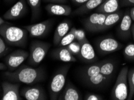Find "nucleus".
<instances>
[{
  "instance_id": "7c9ffc66",
  "label": "nucleus",
  "mask_w": 134,
  "mask_h": 100,
  "mask_svg": "<svg viewBox=\"0 0 134 100\" xmlns=\"http://www.w3.org/2000/svg\"><path fill=\"white\" fill-rule=\"evenodd\" d=\"M10 48L7 46V43L4 39L0 37V59L9 53Z\"/></svg>"
},
{
  "instance_id": "9d476101",
  "label": "nucleus",
  "mask_w": 134,
  "mask_h": 100,
  "mask_svg": "<svg viewBox=\"0 0 134 100\" xmlns=\"http://www.w3.org/2000/svg\"><path fill=\"white\" fill-rule=\"evenodd\" d=\"M26 0H18L3 15L5 20H15L21 18L27 11Z\"/></svg>"
},
{
  "instance_id": "4be33fe9",
  "label": "nucleus",
  "mask_w": 134,
  "mask_h": 100,
  "mask_svg": "<svg viewBox=\"0 0 134 100\" xmlns=\"http://www.w3.org/2000/svg\"><path fill=\"white\" fill-rule=\"evenodd\" d=\"M104 1L105 0H89L75 10L72 14L73 15H83L86 14L92 10L97 9Z\"/></svg>"
},
{
  "instance_id": "aec40b11",
  "label": "nucleus",
  "mask_w": 134,
  "mask_h": 100,
  "mask_svg": "<svg viewBox=\"0 0 134 100\" xmlns=\"http://www.w3.org/2000/svg\"><path fill=\"white\" fill-rule=\"evenodd\" d=\"M71 23L70 21H62L56 27L53 36V43L55 46H58L60 40L70 31Z\"/></svg>"
},
{
  "instance_id": "ddd939ff",
  "label": "nucleus",
  "mask_w": 134,
  "mask_h": 100,
  "mask_svg": "<svg viewBox=\"0 0 134 100\" xmlns=\"http://www.w3.org/2000/svg\"><path fill=\"white\" fill-rule=\"evenodd\" d=\"M77 56L82 61L86 63H94L98 60L93 46L89 41L80 44V52Z\"/></svg>"
},
{
  "instance_id": "39448f33",
  "label": "nucleus",
  "mask_w": 134,
  "mask_h": 100,
  "mask_svg": "<svg viewBox=\"0 0 134 100\" xmlns=\"http://www.w3.org/2000/svg\"><path fill=\"white\" fill-rule=\"evenodd\" d=\"M50 47L51 44L48 43L38 40L33 41L31 43L28 57L29 65L33 67L38 66L45 58Z\"/></svg>"
},
{
  "instance_id": "f8f14e48",
  "label": "nucleus",
  "mask_w": 134,
  "mask_h": 100,
  "mask_svg": "<svg viewBox=\"0 0 134 100\" xmlns=\"http://www.w3.org/2000/svg\"><path fill=\"white\" fill-rule=\"evenodd\" d=\"M19 83L15 82V83L4 82L2 83L3 96L2 100H22L23 98L21 97L19 92Z\"/></svg>"
},
{
  "instance_id": "b1692460",
  "label": "nucleus",
  "mask_w": 134,
  "mask_h": 100,
  "mask_svg": "<svg viewBox=\"0 0 134 100\" xmlns=\"http://www.w3.org/2000/svg\"><path fill=\"white\" fill-rule=\"evenodd\" d=\"M116 64L115 61L110 60H104L100 68V73L107 77L112 78L115 71Z\"/></svg>"
},
{
  "instance_id": "0eeeda50",
  "label": "nucleus",
  "mask_w": 134,
  "mask_h": 100,
  "mask_svg": "<svg viewBox=\"0 0 134 100\" xmlns=\"http://www.w3.org/2000/svg\"><path fill=\"white\" fill-rule=\"evenodd\" d=\"M54 21L52 19L46 20L41 22L24 26L31 37L40 38L46 36L49 32L53 25Z\"/></svg>"
},
{
  "instance_id": "a19ab883",
  "label": "nucleus",
  "mask_w": 134,
  "mask_h": 100,
  "mask_svg": "<svg viewBox=\"0 0 134 100\" xmlns=\"http://www.w3.org/2000/svg\"><path fill=\"white\" fill-rule=\"evenodd\" d=\"M134 98V95H133V98L132 99H133Z\"/></svg>"
},
{
  "instance_id": "4468645a",
  "label": "nucleus",
  "mask_w": 134,
  "mask_h": 100,
  "mask_svg": "<svg viewBox=\"0 0 134 100\" xmlns=\"http://www.w3.org/2000/svg\"><path fill=\"white\" fill-rule=\"evenodd\" d=\"M58 100H82V96L77 89L70 80L65 83L64 89H62Z\"/></svg>"
},
{
  "instance_id": "cd10ccee",
  "label": "nucleus",
  "mask_w": 134,
  "mask_h": 100,
  "mask_svg": "<svg viewBox=\"0 0 134 100\" xmlns=\"http://www.w3.org/2000/svg\"><path fill=\"white\" fill-rule=\"evenodd\" d=\"M125 57L128 60L134 61V44H127L123 51Z\"/></svg>"
},
{
  "instance_id": "2f4dec72",
  "label": "nucleus",
  "mask_w": 134,
  "mask_h": 100,
  "mask_svg": "<svg viewBox=\"0 0 134 100\" xmlns=\"http://www.w3.org/2000/svg\"><path fill=\"white\" fill-rule=\"evenodd\" d=\"M85 100H103V98L102 96L98 95V94L88 92L85 94L84 97Z\"/></svg>"
},
{
  "instance_id": "c756f323",
  "label": "nucleus",
  "mask_w": 134,
  "mask_h": 100,
  "mask_svg": "<svg viewBox=\"0 0 134 100\" xmlns=\"http://www.w3.org/2000/svg\"><path fill=\"white\" fill-rule=\"evenodd\" d=\"M70 51L73 55L77 56L80 52V44L77 42H74L70 43L68 46H65Z\"/></svg>"
},
{
  "instance_id": "423d86ee",
  "label": "nucleus",
  "mask_w": 134,
  "mask_h": 100,
  "mask_svg": "<svg viewBox=\"0 0 134 100\" xmlns=\"http://www.w3.org/2000/svg\"><path fill=\"white\" fill-rule=\"evenodd\" d=\"M96 46L98 54L100 55H104L119 50L123 45L115 38L107 37L97 40Z\"/></svg>"
},
{
  "instance_id": "72a5a7b5",
  "label": "nucleus",
  "mask_w": 134,
  "mask_h": 100,
  "mask_svg": "<svg viewBox=\"0 0 134 100\" xmlns=\"http://www.w3.org/2000/svg\"><path fill=\"white\" fill-rule=\"evenodd\" d=\"M45 3H58V4H66L68 3V0H44Z\"/></svg>"
},
{
  "instance_id": "20e7f679",
  "label": "nucleus",
  "mask_w": 134,
  "mask_h": 100,
  "mask_svg": "<svg viewBox=\"0 0 134 100\" xmlns=\"http://www.w3.org/2000/svg\"><path fill=\"white\" fill-rule=\"evenodd\" d=\"M128 66H123L119 72L115 83L112 88L111 99L114 100H125L128 97L127 72Z\"/></svg>"
},
{
  "instance_id": "ea45409f",
  "label": "nucleus",
  "mask_w": 134,
  "mask_h": 100,
  "mask_svg": "<svg viewBox=\"0 0 134 100\" xmlns=\"http://www.w3.org/2000/svg\"><path fill=\"white\" fill-rule=\"evenodd\" d=\"M5 3H11V2H12L13 1H14V0H4Z\"/></svg>"
},
{
  "instance_id": "7ed1b4c3",
  "label": "nucleus",
  "mask_w": 134,
  "mask_h": 100,
  "mask_svg": "<svg viewBox=\"0 0 134 100\" xmlns=\"http://www.w3.org/2000/svg\"><path fill=\"white\" fill-rule=\"evenodd\" d=\"M70 67L71 64L65 65L61 66L58 70H57L53 74L48 87L50 99H58L60 92L65 85L67 74Z\"/></svg>"
},
{
  "instance_id": "dca6fc26",
  "label": "nucleus",
  "mask_w": 134,
  "mask_h": 100,
  "mask_svg": "<svg viewBox=\"0 0 134 100\" xmlns=\"http://www.w3.org/2000/svg\"><path fill=\"white\" fill-rule=\"evenodd\" d=\"M45 9L51 15L69 16L72 13L71 7L66 4L49 3Z\"/></svg>"
},
{
  "instance_id": "f3484780",
  "label": "nucleus",
  "mask_w": 134,
  "mask_h": 100,
  "mask_svg": "<svg viewBox=\"0 0 134 100\" xmlns=\"http://www.w3.org/2000/svg\"><path fill=\"white\" fill-rule=\"evenodd\" d=\"M51 56L54 59L64 62H75L76 59L66 47H59L53 50Z\"/></svg>"
},
{
  "instance_id": "6ab92c4d",
  "label": "nucleus",
  "mask_w": 134,
  "mask_h": 100,
  "mask_svg": "<svg viewBox=\"0 0 134 100\" xmlns=\"http://www.w3.org/2000/svg\"><path fill=\"white\" fill-rule=\"evenodd\" d=\"M103 62L104 60L102 61L96 62L94 63H91V64L89 65L82 67L79 71L78 74L80 79L82 80L85 78L97 75L98 73H100V68H101V65Z\"/></svg>"
},
{
  "instance_id": "e433bc0d",
  "label": "nucleus",
  "mask_w": 134,
  "mask_h": 100,
  "mask_svg": "<svg viewBox=\"0 0 134 100\" xmlns=\"http://www.w3.org/2000/svg\"><path fill=\"white\" fill-rule=\"evenodd\" d=\"M7 70L6 65L0 62V70Z\"/></svg>"
},
{
  "instance_id": "a211bd4d",
  "label": "nucleus",
  "mask_w": 134,
  "mask_h": 100,
  "mask_svg": "<svg viewBox=\"0 0 134 100\" xmlns=\"http://www.w3.org/2000/svg\"><path fill=\"white\" fill-rule=\"evenodd\" d=\"M132 19L130 13L126 12L121 17V23L118 29V34L123 39H127L131 34Z\"/></svg>"
},
{
  "instance_id": "c9c22d12",
  "label": "nucleus",
  "mask_w": 134,
  "mask_h": 100,
  "mask_svg": "<svg viewBox=\"0 0 134 100\" xmlns=\"http://www.w3.org/2000/svg\"><path fill=\"white\" fill-rule=\"evenodd\" d=\"M130 13V16H131L132 20H133L134 21V7H133L132 9H131V10L129 11Z\"/></svg>"
},
{
  "instance_id": "a878e982",
  "label": "nucleus",
  "mask_w": 134,
  "mask_h": 100,
  "mask_svg": "<svg viewBox=\"0 0 134 100\" xmlns=\"http://www.w3.org/2000/svg\"><path fill=\"white\" fill-rule=\"evenodd\" d=\"M76 28L75 27H72L65 36L62 38L58 46L59 47H65L68 46V44H70V43L73 42L76 40L75 39V31H76Z\"/></svg>"
},
{
  "instance_id": "393cba45",
  "label": "nucleus",
  "mask_w": 134,
  "mask_h": 100,
  "mask_svg": "<svg viewBox=\"0 0 134 100\" xmlns=\"http://www.w3.org/2000/svg\"><path fill=\"white\" fill-rule=\"evenodd\" d=\"M27 4L31 11V21L38 18L41 12V1L42 0H26Z\"/></svg>"
},
{
  "instance_id": "bb28decb",
  "label": "nucleus",
  "mask_w": 134,
  "mask_h": 100,
  "mask_svg": "<svg viewBox=\"0 0 134 100\" xmlns=\"http://www.w3.org/2000/svg\"><path fill=\"white\" fill-rule=\"evenodd\" d=\"M127 82L129 89L127 99L131 100L134 95V68H132L128 71Z\"/></svg>"
},
{
  "instance_id": "c85d7f7f",
  "label": "nucleus",
  "mask_w": 134,
  "mask_h": 100,
  "mask_svg": "<svg viewBox=\"0 0 134 100\" xmlns=\"http://www.w3.org/2000/svg\"><path fill=\"white\" fill-rule=\"evenodd\" d=\"M75 39L80 44H82L84 42L88 41L87 38H86L85 32L83 29H76V31H75Z\"/></svg>"
},
{
  "instance_id": "2eb2a0df",
  "label": "nucleus",
  "mask_w": 134,
  "mask_h": 100,
  "mask_svg": "<svg viewBox=\"0 0 134 100\" xmlns=\"http://www.w3.org/2000/svg\"><path fill=\"white\" fill-rule=\"evenodd\" d=\"M111 78L98 73L97 75L91 76L89 77L82 79V82L85 85L91 88H102L108 85L111 81Z\"/></svg>"
},
{
  "instance_id": "58836bf2",
  "label": "nucleus",
  "mask_w": 134,
  "mask_h": 100,
  "mask_svg": "<svg viewBox=\"0 0 134 100\" xmlns=\"http://www.w3.org/2000/svg\"><path fill=\"white\" fill-rule=\"evenodd\" d=\"M131 32H132V37L134 40V25H132V26L131 28Z\"/></svg>"
},
{
  "instance_id": "f257e3e1",
  "label": "nucleus",
  "mask_w": 134,
  "mask_h": 100,
  "mask_svg": "<svg viewBox=\"0 0 134 100\" xmlns=\"http://www.w3.org/2000/svg\"><path fill=\"white\" fill-rule=\"evenodd\" d=\"M3 74L10 82L29 85L44 81L46 77V73L44 68H35L25 65L19 66V68L13 71H5Z\"/></svg>"
},
{
  "instance_id": "f704fd0d",
  "label": "nucleus",
  "mask_w": 134,
  "mask_h": 100,
  "mask_svg": "<svg viewBox=\"0 0 134 100\" xmlns=\"http://www.w3.org/2000/svg\"><path fill=\"white\" fill-rule=\"evenodd\" d=\"M72 2V3L75 5H81L83 4L84 3H85L86 2H87L89 0H71Z\"/></svg>"
},
{
  "instance_id": "473e14b6",
  "label": "nucleus",
  "mask_w": 134,
  "mask_h": 100,
  "mask_svg": "<svg viewBox=\"0 0 134 100\" xmlns=\"http://www.w3.org/2000/svg\"><path fill=\"white\" fill-rule=\"evenodd\" d=\"M121 6H134V0H120Z\"/></svg>"
},
{
  "instance_id": "6e6552de",
  "label": "nucleus",
  "mask_w": 134,
  "mask_h": 100,
  "mask_svg": "<svg viewBox=\"0 0 134 100\" xmlns=\"http://www.w3.org/2000/svg\"><path fill=\"white\" fill-rule=\"evenodd\" d=\"M29 54L24 50H16L8 55L5 58L4 61L7 70L13 71L17 69L26 59L28 58Z\"/></svg>"
},
{
  "instance_id": "9b49d317",
  "label": "nucleus",
  "mask_w": 134,
  "mask_h": 100,
  "mask_svg": "<svg viewBox=\"0 0 134 100\" xmlns=\"http://www.w3.org/2000/svg\"><path fill=\"white\" fill-rule=\"evenodd\" d=\"M21 97L27 100H46L47 96L41 86L25 87L19 91Z\"/></svg>"
},
{
  "instance_id": "4c0bfd02",
  "label": "nucleus",
  "mask_w": 134,
  "mask_h": 100,
  "mask_svg": "<svg viewBox=\"0 0 134 100\" xmlns=\"http://www.w3.org/2000/svg\"><path fill=\"white\" fill-rule=\"evenodd\" d=\"M8 23L7 21H5V20L3 17H0V26H1V25H3V24H4V23Z\"/></svg>"
},
{
  "instance_id": "412c9836",
  "label": "nucleus",
  "mask_w": 134,
  "mask_h": 100,
  "mask_svg": "<svg viewBox=\"0 0 134 100\" xmlns=\"http://www.w3.org/2000/svg\"><path fill=\"white\" fill-rule=\"evenodd\" d=\"M120 7V0H105L100 4L96 11L108 15L118 11Z\"/></svg>"
},
{
  "instance_id": "5701e85b",
  "label": "nucleus",
  "mask_w": 134,
  "mask_h": 100,
  "mask_svg": "<svg viewBox=\"0 0 134 100\" xmlns=\"http://www.w3.org/2000/svg\"><path fill=\"white\" fill-rule=\"evenodd\" d=\"M123 13L121 11H116L115 13L108 14L106 16L103 24L100 29V32H103L107 29L111 28L116 24L123 16Z\"/></svg>"
},
{
  "instance_id": "1a4fd4ad",
  "label": "nucleus",
  "mask_w": 134,
  "mask_h": 100,
  "mask_svg": "<svg viewBox=\"0 0 134 100\" xmlns=\"http://www.w3.org/2000/svg\"><path fill=\"white\" fill-rule=\"evenodd\" d=\"M107 15L96 12L82 21L85 28L90 32H99Z\"/></svg>"
},
{
  "instance_id": "f03ea898",
  "label": "nucleus",
  "mask_w": 134,
  "mask_h": 100,
  "mask_svg": "<svg viewBox=\"0 0 134 100\" xmlns=\"http://www.w3.org/2000/svg\"><path fill=\"white\" fill-rule=\"evenodd\" d=\"M28 32L24 28L13 26L9 22L0 26V36L8 45L15 47H25Z\"/></svg>"
}]
</instances>
